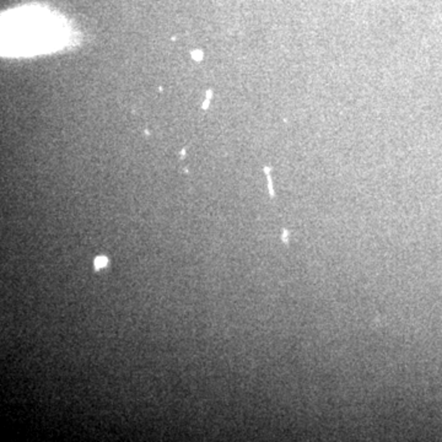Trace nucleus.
<instances>
[{
	"mask_svg": "<svg viewBox=\"0 0 442 442\" xmlns=\"http://www.w3.org/2000/svg\"><path fill=\"white\" fill-rule=\"evenodd\" d=\"M193 57H194V58H196V59H198V60H199V59H202V57H203V53H202V52L197 51V53H194V54H193Z\"/></svg>",
	"mask_w": 442,
	"mask_h": 442,
	"instance_id": "nucleus-2",
	"label": "nucleus"
},
{
	"mask_svg": "<svg viewBox=\"0 0 442 442\" xmlns=\"http://www.w3.org/2000/svg\"><path fill=\"white\" fill-rule=\"evenodd\" d=\"M107 264H108V259L106 257H103V255H101V257H97L95 259V269L96 270L102 269V268H105Z\"/></svg>",
	"mask_w": 442,
	"mask_h": 442,
	"instance_id": "nucleus-1",
	"label": "nucleus"
}]
</instances>
